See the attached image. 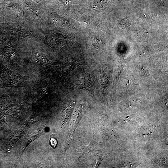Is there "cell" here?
<instances>
[{
    "label": "cell",
    "mask_w": 168,
    "mask_h": 168,
    "mask_svg": "<svg viewBox=\"0 0 168 168\" xmlns=\"http://www.w3.org/2000/svg\"><path fill=\"white\" fill-rule=\"evenodd\" d=\"M50 143L51 147L55 148L57 146V141L54 135H52L50 137Z\"/></svg>",
    "instance_id": "cell-3"
},
{
    "label": "cell",
    "mask_w": 168,
    "mask_h": 168,
    "mask_svg": "<svg viewBox=\"0 0 168 168\" xmlns=\"http://www.w3.org/2000/svg\"><path fill=\"white\" fill-rule=\"evenodd\" d=\"M118 24L119 26L122 29H127L130 25L129 20L125 18H122L118 21Z\"/></svg>",
    "instance_id": "cell-2"
},
{
    "label": "cell",
    "mask_w": 168,
    "mask_h": 168,
    "mask_svg": "<svg viewBox=\"0 0 168 168\" xmlns=\"http://www.w3.org/2000/svg\"><path fill=\"white\" fill-rule=\"evenodd\" d=\"M92 84V77L88 73H84L81 75L76 82V85L77 87L85 89L90 88Z\"/></svg>",
    "instance_id": "cell-1"
},
{
    "label": "cell",
    "mask_w": 168,
    "mask_h": 168,
    "mask_svg": "<svg viewBox=\"0 0 168 168\" xmlns=\"http://www.w3.org/2000/svg\"></svg>",
    "instance_id": "cell-4"
}]
</instances>
